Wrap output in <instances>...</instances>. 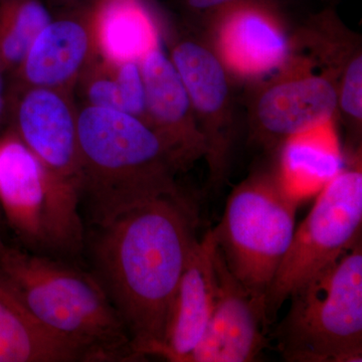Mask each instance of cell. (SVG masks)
<instances>
[{
    "label": "cell",
    "instance_id": "cell-15",
    "mask_svg": "<svg viewBox=\"0 0 362 362\" xmlns=\"http://www.w3.org/2000/svg\"><path fill=\"white\" fill-rule=\"evenodd\" d=\"M97 51L116 63H140L157 49L156 26L142 0H101L93 9Z\"/></svg>",
    "mask_w": 362,
    "mask_h": 362
},
{
    "label": "cell",
    "instance_id": "cell-17",
    "mask_svg": "<svg viewBox=\"0 0 362 362\" xmlns=\"http://www.w3.org/2000/svg\"><path fill=\"white\" fill-rule=\"evenodd\" d=\"M83 105L130 114L146 122V100L140 63H116L97 58L78 78Z\"/></svg>",
    "mask_w": 362,
    "mask_h": 362
},
{
    "label": "cell",
    "instance_id": "cell-24",
    "mask_svg": "<svg viewBox=\"0 0 362 362\" xmlns=\"http://www.w3.org/2000/svg\"><path fill=\"white\" fill-rule=\"evenodd\" d=\"M6 73L0 66V120L6 115L7 110V87L6 84Z\"/></svg>",
    "mask_w": 362,
    "mask_h": 362
},
{
    "label": "cell",
    "instance_id": "cell-14",
    "mask_svg": "<svg viewBox=\"0 0 362 362\" xmlns=\"http://www.w3.org/2000/svg\"><path fill=\"white\" fill-rule=\"evenodd\" d=\"M342 169L337 140L325 124L288 138L277 181L285 194L299 206L318 194Z\"/></svg>",
    "mask_w": 362,
    "mask_h": 362
},
{
    "label": "cell",
    "instance_id": "cell-25",
    "mask_svg": "<svg viewBox=\"0 0 362 362\" xmlns=\"http://www.w3.org/2000/svg\"><path fill=\"white\" fill-rule=\"evenodd\" d=\"M6 245L4 244V240H2L1 235H0V252L2 251H4V249H6Z\"/></svg>",
    "mask_w": 362,
    "mask_h": 362
},
{
    "label": "cell",
    "instance_id": "cell-18",
    "mask_svg": "<svg viewBox=\"0 0 362 362\" xmlns=\"http://www.w3.org/2000/svg\"><path fill=\"white\" fill-rule=\"evenodd\" d=\"M223 42L233 65L250 73L275 68L287 52L284 37L263 14L251 8L239 9L228 18Z\"/></svg>",
    "mask_w": 362,
    "mask_h": 362
},
{
    "label": "cell",
    "instance_id": "cell-12",
    "mask_svg": "<svg viewBox=\"0 0 362 362\" xmlns=\"http://www.w3.org/2000/svg\"><path fill=\"white\" fill-rule=\"evenodd\" d=\"M216 247L211 230L194 243L169 312L165 339L157 356L182 362L201 341L214 306Z\"/></svg>",
    "mask_w": 362,
    "mask_h": 362
},
{
    "label": "cell",
    "instance_id": "cell-11",
    "mask_svg": "<svg viewBox=\"0 0 362 362\" xmlns=\"http://www.w3.org/2000/svg\"><path fill=\"white\" fill-rule=\"evenodd\" d=\"M0 204L23 244L30 251L47 252L44 170L11 128L0 138Z\"/></svg>",
    "mask_w": 362,
    "mask_h": 362
},
{
    "label": "cell",
    "instance_id": "cell-22",
    "mask_svg": "<svg viewBox=\"0 0 362 362\" xmlns=\"http://www.w3.org/2000/svg\"><path fill=\"white\" fill-rule=\"evenodd\" d=\"M101 0H47V6H54L57 11H70V9L94 7Z\"/></svg>",
    "mask_w": 362,
    "mask_h": 362
},
{
    "label": "cell",
    "instance_id": "cell-4",
    "mask_svg": "<svg viewBox=\"0 0 362 362\" xmlns=\"http://www.w3.org/2000/svg\"><path fill=\"white\" fill-rule=\"evenodd\" d=\"M7 113L11 129L44 170L47 252L80 254L86 235L80 209L78 106L74 94L44 88L7 90Z\"/></svg>",
    "mask_w": 362,
    "mask_h": 362
},
{
    "label": "cell",
    "instance_id": "cell-19",
    "mask_svg": "<svg viewBox=\"0 0 362 362\" xmlns=\"http://www.w3.org/2000/svg\"><path fill=\"white\" fill-rule=\"evenodd\" d=\"M170 59L194 111L209 116L218 113L228 99V84L225 69L213 52L195 42H180Z\"/></svg>",
    "mask_w": 362,
    "mask_h": 362
},
{
    "label": "cell",
    "instance_id": "cell-13",
    "mask_svg": "<svg viewBox=\"0 0 362 362\" xmlns=\"http://www.w3.org/2000/svg\"><path fill=\"white\" fill-rule=\"evenodd\" d=\"M337 104V90L329 81L307 77L267 90L259 100L257 114L267 132L289 138L329 122Z\"/></svg>",
    "mask_w": 362,
    "mask_h": 362
},
{
    "label": "cell",
    "instance_id": "cell-5",
    "mask_svg": "<svg viewBox=\"0 0 362 362\" xmlns=\"http://www.w3.org/2000/svg\"><path fill=\"white\" fill-rule=\"evenodd\" d=\"M289 299L275 333L286 361H362L361 239Z\"/></svg>",
    "mask_w": 362,
    "mask_h": 362
},
{
    "label": "cell",
    "instance_id": "cell-2",
    "mask_svg": "<svg viewBox=\"0 0 362 362\" xmlns=\"http://www.w3.org/2000/svg\"><path fill=\"white\" fill-rule=\"evenodd\" d=\"M81 214L103 226L119 214L163 197H182L181 169L171 150L141 120L124 112L78 107Z\"/></svg>",
    "mask_w": 362,
    "mask_h": 362
},
{
    "label": "cell",
    "instance_id": "cell-20",
    "mask_svg": "<svg viewBox=\"0 0 362 362\" xmlns=\"http://www.w3.org/2000/svg\"><path fill=\"white\" fill-rule=\"evenodd\" d=\"M54 13L45 0H0V66L9 77Z\"/></svg>",
    "mask_w": 362,
    "mask_h": 362
},
{
    "label": "cell",
    "instance_id": "cell-10",
    "mask_svg": "<svg viewBox=\"0 0 362 362\" xmlns=\"http://www.w3.org/2000/svg\"><path fill=\"white\" fill-rule=\"evenodd\" d=\"M146 123L168 145L181 169L206 156V142L192 117V103L173 62L157 47L140 62Z\"/></svg>",
    "mask_w": 362,
    "mask_h": 362
},
{
    "label": "cell",
    "instance_id": "cell-1",
    "mask_svg": "<svg viewBox=\"0 0 362 362\" xmlns=\"http://www.w3.org/2000/svg\"><path fill=\"white\" fill-rule=\"evenodd\" d=\"M183 197L144 202L93 228L85 247L97 279L127 330L138 358L156 356L197 238Z\"/></svg>",
    "mask_w": 362,
    "mask_h": 362
},
{
    "label": "cell",
    "instance_id": "cell-21",
    "mask_svg": "<svg viewBox=\"0 0 362 362\" xmlns=\"http://www.w3.org/2000/svg\"><path fill=\"white\" fill-rule=\"evenodd\" d=\"M342 110L356 120L362 118V59H354L345 71L341 94L338 98Z\"/></svg>",
    "mask_w": 362,
    "mask_h": 362
},
{
    "label": "cell",
    "instance_id": "cell-3",
    "mask_svg": "<svg viewBox=\"0 0 362 362\" xmlns=\"http://www.w3.org/2000/svg\"><path fill=\"white\" fill-rule=\"evenodd\" d=\"M0 284L45 330L75 347L83 361H140L120 316L90 271L6 246L0 252Z\"/></svg>",
    "mask_w": 362,
    "mask_h": 362
},
{
    "label": "cell",
    "instance_id": "cell-9",
    "mask_svg": "<svg viewBox=\"0 0 362 362\" xmlns=\"http://www.w3.org/2000/svg\"><path fill=\"white\" fill-rule=\"evenodd\" d=\"M93 9L57 11L9 76L7 90L44 88L74 94L78 78L99 54Z\"/></svg>",
    "mask_w": 362,
    "mask_h": 362
},
{
    "label": "cell",
    "instance_id": "cell-8",
    "mask_svg": "<svg viewBox=\"0 0 362 362\" xmlns=\"http://www.w3.org/2000/svg\"><path fill=\"white\" fill-rule=\"evenodd\" d=\"M214 297L201 341L182 362H250L268 346L265 304L257 301L228 270L216 247Z\"/></svg>",
    "mask_w": 362,
    "mask_h": 362
},
{
    "label": "cell",
    "instance_id": "cell-7",
    "mask_svg": "<svg viewBox=\"0 0 362 362\" xmlns=\"http://www.w3.org/2000/svg\"><path fill=\"white\" fill-rule=\"evenodd\" d=\"M361 171L342 169L317 194L311 211L295 228L267 294L268 325L293 293L361 239Z\"/></svg>",
    "mask_w": 362,
    "mask_h": 362
},
{
    "label": "cell",
    "instance_id": "cell-23",
    "mask_svg": "<svg viewBox=\"0 0 362 362\" xmlns=\"http://www.w3.org/2000/svg\"><path fill=\"white\" fill-rule=\"evenodd\" d=\"M183 1L192 8L202 11V9L216 8V7L238 4L243 0H183Z\"/></svg>",
    "mask_w": 362,
    "mask_h": 362
},
{
    "label": "cell",
    "instance_id": "cell-16",
    "mask_svg": "<svg viewBox=\"0 0 362 362\" xmlns=\"http://www.w3.org/2000/svg\"><path fill=\"white\" fill-rule=\"evenodd\" d=\"M84 361L80 352L40 326L0 284V362Z\"/></svg>",
    "mask_w": 362,
    "mask_h": 362
},
{
    "label": "cell",
    "instance_id": "cell-6",
    "mask_svg": "<svg viewBox=\"0 0 362 362\" xmlns=\"http://www.w3.org/2000/svg\"><path fill=\"white\" fill-rule=\"evenodd\" d=\"M297 206L277 180L252 178L233 190L221 223L211 230L228 270L265 306L269 288L291 244Z\"/></svg>",
    "mask_w": 362,
    "mask_h": 362
}]
</instances>
